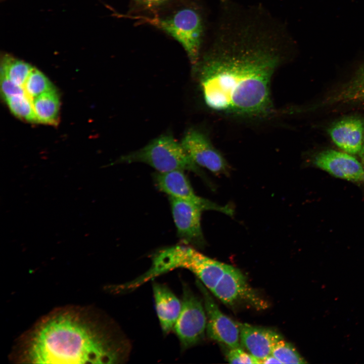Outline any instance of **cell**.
<instances>
[{"label": "cell", "instance_id": "1", "mask_svg": "<svg viewBox=\"0 0 364 364\" xmlns=\"http://www.w3.org/2000/svg\"><path fill=\"white\" fill-rule=\"evenodd\" d=\"M275 36L251 25L221 35L215 49L194 68L209 108L249 118L271 113V80L283 58Z\"/></svg>", "mask_w": 364, "mask_h": 364}, {"label": "cell", "instance_id": "2", "mask_svg": "<svg viewBox=\"0 0 364 364\" xmlns=\"http://www.w3.org/2000/svg\"><path fill=\"white\" fill-rule=\"evenodd\" d=\"M129 340L111 320L89 307L57 308L19 340L15 359L26 363H121Z\"/></svg>", "mask_w": 364, "mask_h": 364}, {"label": "cell", "instance_id": "3", "mask_svg": "<svg viewBox=\"0 0 364 364\" xmlns=\"http://www.w3.org/2000/svg\"><path fill=\"white\" fill-rule=\"evenodd\" d=\"M227 265L191 246L174 245L158 251L154 255L152 265L147 271L136 279L118 286L117 291H131L168 271L183 268L192 271L212 292L223 275Z\"/></svg>", "mask_w": 364, "mask_h": 364}, {"label": "cell", "instance_id": "4", "mask_svg": "<svg viewBox=\"0 0 364 364\" xmlns=\"http://www.w3.org/2000/svg\"><path fill=\"white\" fill-rule=\"evenodd\" d=\"M120 162H142L159 172L188 170L200 176L204 174L187 153L181 143L170 134H163L143 148L122 156Z\"/></svg>", "mask_w": 364, "mask_h": 364}, {"label": "cell", "instance_id": "5", "mask_svg": "<svg viewBox=\"0 0 364 364\" xmlns=\"http://www.w3.org/2000/svg\"><path fill=\"white\" fill-rule=\"evenodd\" d=\"M141 19L178 41L185 50L192 65L194 68L196 66L199 62L203 29L202 19L197 12L185 8L166 18L141 17Z\"/></svg>", "mask_w": 364, "mask_h": 364}, {"label": "cell", "instance_id": "6", "mask_svg": "<svg viewBox=\"0 0 364 364\" xmlns=\"http://www.w3.org/2000/svg\"><path fill=\"white\" fill-rule=\"evenodd\" d=\"M203 305L190 288L183 284L181 309L173 330L184 350L198 344L204 337L207 315Z\"/></svg>", "mask_w": 364, "mask_h": 364}, {"label": "cell", "instance_id": "7", "mask_svg": "<svg viewBox=\"0 0 364 364\" xmlns=\"http://www.w3.org/2000/svg\"><path fill=\"white\" fill-rule=\"evenodd\" d=\"M211 292L223 303L231 306L245 304L259 310L267 307V303L251 287L243 274L228 264Z\"/></svg>", "mask_w": 364, "mask_h": 364}, {"label": "cell", "instance_id": "8", "mask_svg": "<svg viewBox=\"0 0 364 364\" xmlns=\"http://www.w3.org/2000/svg\"><path fill=\"white\" fill-rule=\"evenodd\" d=\"M196 283L203 295L207 315L206 332L208 337L231 348L241 347L238 324L221 312L208 289L199 280H197Z\"/></svg>", "mask_w": 364, "mask_h": 364}, {"label": "cell", "instance_id": "9", "mask_svg": "<svg viewBox=\"0 0 364 364\" xmlns=\"http://www.w3.org/2000/svg\"><path fill=\"white\" fill-rule=\"evenodd\" d=\"M155 180L158 189L169 196L178 198L197 206L203 210H216L229 215L233 214L230 206H220L197 195L184 171L174 170L158 172Z\"/></svg>", "mask_w": 364, "mask_h": 364}, {"label": "cell", "instance_id": "10", "mask_svg": "<svg viewBox=\"0 0 364 364\" xmlns=\"http://www.w3.org/2000/svg\"><path fill=\"white\" fill-rule=\"evenodd\" d=\"M181 145L197 165L214 173L225 175L229 173L230 169L227 161L202 132L189 129L184 135Z\"/></svg>", "mask_w": 364, "mask_h": 364}, {"label": "cell", "instance_id": "11", "mask_svg": "<svg viewBox=\"0 0 364 364\" xmlns=\"http://www.w3.org/2000/svg\"><path fill=\"white\" fill-rule=\"evenodd\" d=\"M173 218L179 239L185 243L202 247L205 244L201 225L203 211L196 205L169 196Z\"/></svg>", "mask_w": 364, "mask_h": 364}, {"label": "cell", "instance_id": "12", "mask_svg": "<svg viewBox=\"0 0 364 364\" xmlns=\"http://www.w3.org/2000/svg\"><path fill=\"white\" fill-rule=\"evenodd\" d=\"M318 168L332 175L352 181L364 180V169L351 155L333 150L323 151L313 160Z\"/></svg>", "mask_w": 364, "mask_h": 364}, {"label": "cell", "instance_id": "13", "mask_svg": "<svg viewBox=\"0 0 364 364\" xmlns=\"http://www.w3.org/2000/svg\"><path fill=\"white\" fill-rule=\"evenodd\" d=\"M240 343L254 357L261 360L271 354L276 343L283 339L277 332L248 324L238 323Z\"/></svg>", "mask_w": 364, "mask_h": 364}, {"label": "cell", "instance_id": "14", "mask_svg": "<svg viewBox=\"0 0 364 364\" xmlns=\"http://www.w3.org/2000/svg\"><path fill=\"white\" fill-rule=\"evenodd\" d=\"M333 142L350 154H359L364 136V122L359 117L351 116L334 123L329 129Z\"/></svg>", "mask_w": 364, "mask_h": 364}, {"label": "cell", "instance_id": "15", "mask_svg": "<svg viewBox=\"0 0 364 364\" xmlns=\"http://www.w3.org/2000/svg\"><path fill=\"white\" fill-rule=\"evenodd\" d=\"M153 291L155 308L165 335L173 330L181 309V301L166 285L154 282Z\"/></svg>", "mask_w": 364, "mask_h": 364}, {"label": "cell", "instance_id": "16", "mask_svg": "<svg viewBox=\"0 0 364 364\" xmlns=\"http://www.w3.org/2000/svg\"><path fill=\"white\" fill-rule=\"evenodd\" d=\"M32 105L38 122L57 124L60 104L55 89L33 99Z\"/></svg>", "mask_w": 364, "mask_h": 364}, {"label": "cell", "instance_id": "17", "mask_svg": "<svg viewBox=\"0 0 364 364\" xmlns=\"http://www.w3.org/2000/svg\"><path fill=\"white\" fill-rule=\"evenodd\" d=\"M33 67L24 61L9 55H5L1 61V75L14 83L24 87Z\"/></svg>", "mask_w": 364, "mask_h": 364}, {"label": "cell", "instance_id": "18", "mask_svg": "<svg viewBox=\"0 0 364 364\" xmlns=\"http://www.w3.org/2000/svg\"><path fill=\"white\" fill-rule=\"evenodd\" d=\"M355 101H364V68L329 102L332 103Z\"/></svg>", "mask_w": 364, "mask_h": 364}, {"label": "cell", "instance_id": "19", "mask_svg": "<svg viewBox=\"0 0 364 364\" xmlns=\"http://www.w3.org/2000/svg\"><path fill=\"white\" fill-rule=\"evenodd\" d=\"M24 88L26 95L32 101L38 96L55 89L47 77L35 68L31 71Z\"/></svg>", "mask_w": 364, "mask_h": 364}, {"label": "cell", "instance_id": "20", "mask_svg": "<svg viewBox=\"0 0 364 364\" xmlns=\"http://www.w3.org/2000/svg\"><path fill=\"white\" fill-rule=\"evenodd\" d=\"M5 101L12 113L16 117L28 122H38L32 101L26 94L14 96Z\"/></svg>", "mask_w": 364, "mask_h": 364}, {"label": "cell", "instance_id": "21", "mask_svg": "<svg viewBox=\"0 0 364 364\" xmlns=\"http://www.w3.org/2000/svg\"><path fill=\"white\" fill-rule=\"evenodd\" d=\"M282 363H305L306 361L290 343L282 339L274 346L272 353Z\"/></svg>", "mask_w": 364, "mask_h": 364}, {"label": "cell", "instance_id": "22", "mask_svg": "<svg viewBox=\"0 0 364 364\" xmlns=\"http://www.w3.org/2000/svg\"><path fill=\"white\" fill-rule=\"evenodd\" d=\"M226 359L231 363H261L259 359L241 347L231 348L226 354Z\"/></svg>", "mask_w": 364, "mask_h": 364}, {"label": "cell", "instance_id": "23", "mask_svg": "<svg viewBox=\"0 0 364 364\" xmlns=\"http://www.w3.org/2000/svg\"><path fill=\"white\" fill-rule=\"evenodd\" d=\"M1 88L5 101L14 96L26 94L23 87L14 83L3 75H1Z\"/></svg>", "mask_w": 364, "mask_h": 364}, {"label": "cell", "instance_id": "24", "mask_svg": "<svg viewBox=\"0 0 364 364\" xmlns=\"http://www.w3.org/2000/svg\"><path fill=\"white\" fill-rule=\"evenodd\" d=\"M138 2L142 5L148 7H153L160 6L168 0H136Z\"/></svg>", "mask_w": 364, "mask_h": 364}, {"label": "cell", "instance_id": "25", "mask_svg": "<svg viewBox=\"0 0 364 364\" xmlns=\"http://www.w3.org/2000/svg\"><path fill=\"white\" fill-rule=\"evenodd\" d=\"M261 363H282L272 354L265 357L261 360Z\"/></svg>", "mask_w": 364, "mask_h": 364}, {"label": "cell", "instance_id": "26", "mask_svg": "<svg viewBox=\"0 0 364 364\" xmlns=\"http://www.w3.org/2000/svg\"><path fill=\"white\" fill-rule=\"evenodd\" d=\"M362 164L364 165V136L361 150L359 153Z\"/></svg>", "mask_w": 364, "mask_h": 364}]
</instances>
